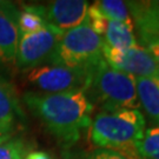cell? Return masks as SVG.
I'll return each mask as SVG.
<instances>
[{
  "instance_id": "8992f818",
  "label": "cell",
  "mask_w": 159,
  "mask_h": 159,
  "mask_svg": "<svg viewBox=\"0 0 159 159\" xmlns=\"http://www.w3.org/2000/svg\"><path fill=\"white\" fill-rule=\"evenodd\" d=\"M63 33L51 25H46L38 32L20 34L16 57L17 67L26 71L52 64Z\"/></svg>"
},
{
  "instance_id": "2e32d148",
  "label": "cell",
  "mask_w": 159,
  "mask_h": 159,
  "mask_svg": "<svg viewBox=\"0 0 159 159\" xmlns=\"http://www.w3.org/2000/svg\"><path fill=\"white\" fill-rule=\"evenodd\" d=\"M138 153L142 159H159V127H150L139 142Z\"/></svg>"
},
{
  "instance_id": "9c48e42d",
  "label": "cell",
  "mask_w": 159,
  "mask_h": 159,
  "mask_svg": "<svg viewBox=\"0 0 159 159\" xmlns=\"http://www.w3.org/2000/svg\"><path fill=\"white\" fill-rule=\"evenodd\" d=\"M18 17V6L11 1H4L0 6V65L16 64L20 38Z\"/></svg>"
},
{
  "instance_id": "30bf717a",
  "label": "cell",
  "mask_w": 159,
  "mask_h": 159,
  "mask_svg": "<svg viewBox=\"0 0 159 159\" xmlns=\"http://www.w3.org/2000/svg\"><path fill=\"white\" fill-rule=\"evenodd\" d=\"M126 5L143 43H159V1H127Z\"/></svg>"
},
{
  "instance_id": "4fadbf2b",
  "label": "cell",
  "mask_w": 159,
  "mask_h": 159,
  "mask_svg": "<svg viewBox=\"0 0 159 159\" xmlns=\"http://www.w3.org/2000/svg\"><path fill=\"white\" fill-rule=\"evenodd\" d=\"M134 26L130 24L120 23L116 20H107V26L102 35L104 44L111 48L125 51L134 47L137 44L136 37L133 34Z\"/></svg>"
},
{
  "instance_id": "d6986e66",
  "label": "cell",
  "mask_w": 159,
  "mask_h": 159,
  "mask_svg": "<svg viewBox=\"0 0 159 159\" xmlns=\"http://www.w3.org/2000/svg\"><path fill=\"white\" fill-rule=\"evenodd\" d=\"M24 159H52V157L44 151H32L26 154Z\"/></svg>"
},
{
  "instance_id": "9a60e30c",
  "label": "cell",
  "mask_w": 159,
  "mask_h": 159,
  "mask_svg": "<svg viewBox=\"0 0 159 159\" xmlns=\"http://www.w3.org/2000/svg\"><path fill=\"white\" fill-rule=\"evenodd\" d=\"M93 6L108 20H116L120 23L133 25L130 12L125 1L121 0H99Z\"/></svg>"
},
{
  "instance_id": "ac0fdd59",
  "label": "cell",
  "mask_w": 159,
  "mask_h": 159,
  "mask_svg": "<svg viewBox=\"0 0 159 159\" xmlns=\"http://www.w3.org/2000/svg\"><path fill=\"white\" fill-rule=\"evenodd\" d=\"M85 159H127L123 154L116 152L113 150H108V148H97L96 150L91 151L90 153L86 156Z\"/></svg>"
},
{
  "instance_id": "52a82bcc",
  "label": "cell",
  "mask_w": 159,
  "mask_h": 159,
  "mask_svg": "<svg viewBox=\"0 0 159 159\" xmlns=\"http://www.w3.org/2000/svg\"><path fill=\"white\" fill-rule=\"evenodd\" d=\"M102 58L108 66L136 78L159 77V64L148 48L143 46L136 45L125 51H119L104 44Z\"/></svg>"
},
{
  "instance_id": "ffe728a7",
  "label": "cell",
  "mask_w": 159,
  "mask_h": 159,
  "mask_svg": "<svg viewBox=\"0 0 159 159\" xmlns=\"http://www.w3.org/2000/svg\"><path fill=\"white\" fill-rule=\"evenodd\" d=\"M148 50L150 51V53L154 57V59L157 60V63L159 64V43H154V44L148 45Z\"/></svg>"
},
{
  "instance_id": "8fae6325",
  "label": "cell",
  "mask_w": 159,
  "mask_h": 159,
  "mask_svg": "<svg viewBox=\"0 0 159 159\" xmlns=\"http://www.w3.org/2000/svg\"><path fill=\"white\" fill-rule=\"evenodd\" d=\"M24 118L16 89L0 75V134L10 138Z\"/></svg>"
},
{
  "instance_id": "44dd1931",
  "label": "cell",
  "mask_w": 159,
  "mask_h": 159,
  "mask_svg": "<svg viewBox=\"0 0 159 159\" xmlns=\"http://www.w3.org/2000/svg\"><path fill=\"white\" fill-rule=\"evenodd\" d=\"M7 139H10V138H7V137L2 136V134H0V144H1V143H4V142H6Z\"/></svg>"
},
{
  "instance_id": "6da1fadb",
  "label": "cell",
  "mask_w": 159,
  "mask_h": 159,
  "mask_svg": "<svg viewBox=\"0 0 159 159\" xmlns=\"http://www.w3.org/2000/svg\"><path fill=\"white\" fill-rule=\"evenodd\" d=\"M23 102L47 131L66 145L78 142L81 133L91 126L94 106L84 91L63 93L27 91L23 94Z\"/></svg>"
},
{
  "instance_id": "5b68a950",
  "label": "cell",
  "mask_w": 159,
  "mask_h": 159,
  "mask_svg": "<svg viewBox=\"0 0 159 159\" xmlns=\"http://www.w3.org/2000/svg\"><path fill=\"white\" fill-rule=\"evenodd\" d=\"M93 68L67 67L57 64L43 65L24 71L25 81L40 93L86 91Z\"/></svg>"
},
{
  "instance_id": "277c9868",
  "label": "cell",
  "mask_w": 159,
  "mask_h": 159,
  "mask_svg": "<svg viewBox=\"0 0 159 159\" xmlns=\"http://www.w3.org/2000/svg\"><path fill=\"white\" fill-rule=\"evenodd\" d=\"M104 40L86 21L64 32L54 53L53 63L67 67L93 68L102 58Z\"/></svg>"
},
{
  "instance_id": "7c38bea8",
  "label": "cell",
  "mask_w": 159,
  "mask_h": 159,
  "mask_svg": "<svg viewBox=\"0 0 159 159\" xmlns=\"http://www.w3.org/2000/svg\"><path fill=\"white\" fill-rule=\"evenodd\" d=\"M138 99L148 118L159 127V77L136 78Z\"/></svg>"
},
{
  "instance_id": "e0dca14e",
  "label": "cell",
  "mask_w": 159,
  "mask_h": 159,
  "mask_svg": "<svg viewBox=\"0 0 159 159\" xmlns=\"http://www.w3.org/2000/svg\"><path fill=\"white\" fill-rule=\"evenodd\" d=\"M25 145L21 139L11 138L0 144V159H24Z\"/></svg>"
},
{
  "instance_id": "5bb4252c",
  "label": "cell",
  "mask_w": 159,
  "mask_h": 159,
  "mask_svg": "<svg viewBox=\"0 0 159 159\" xmlns=\"http://www.w3.org/2000/svg\"><path fill=\"white\" fill-rule=\"evenodd\" d=\"M46 25L47 24L43 18L40 5H25L21 7V10H19L18 26L20 34L38 32Z\"/></svg>"
},
{
  "instance_id": "7a4b0ae2",
  "label": "cell",
  "mask_w": 159,
  "mask_h": 159,
  "mask_svg": "<svg viewBox=\"0 0 159 159\" xmlns=\"http://www.w3.org/2000/svg\"><path fill=\"white\" fill-rule=\"evenodd\" d=\"M145 118L139 110L99 112L92 120L90 137L99 148L113 150L127 159H142L137 146L144 136Z\"/></svg>"
},
{
  "instance_id": "3957f363",
  "label": "cell",
  "mask_w": 159,
  "mask_h": 159,
  "mask_svg": "<svg viewBox=\"0 0 159 159\" xmlns=\"http://www.w3.org/2000/svg\"><path fill=\"white\" fill-rule=\"evenodd\" d=\"M85 94L91 104L98 105L102 112H113L124 108L139 110L136 77L114 70L102 60L93 70Z\"/></svg>"
},
{
  "instance_id": "ba28073f",
  "label": "cell",
  "mask_w": 159,
  "mask_h": 159,
  "mask_svg": "<svg viewBox=\"0 0 159 159\" xmlns=\"http://www.w3.org/2000/svg\"><path fill=\"white\" fill-rule=\"evenodd\" d=\"M89 7L85 0H54L40 5V10L47 25L66 32L87 21Z\"/></svg>"
}]
</instances>
